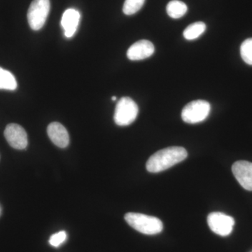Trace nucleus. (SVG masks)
I'll return each instance as SVG.
<instances>
[{
    "label": "nucleus",
    "mask_w": 252,
    "mask_h": 252,
    "mask_svg": "<svg viewBox=\"0 0 252 252\" xmlns=\"http://www.w3.org/2000/svg\"><path fill=\"white\" fill-rule=\"evenodd\" d=\"M4 137L13 148L22 150L27 147V132L22 126L18 124H10L6 126L4 130Z\"/></svg>",
    "instance_id": "obj_7"
},
{
    "label": "nucleus",
    "mask_w": 252,
    "mask_h": 252,
    "mask_svg": "<svg viewBox=\"0 0 252 252\" xmlns=\"http://www.w3.org/2000/svg\"><path fill=\"white\" fill-rule=\"evenodd\" d=\"M240 54L247 64L252 65V38H249L243 41L240 46Z\"/></svg>",
    "instance_id": "obj_16"
},
{
    "label": "nucleus",
    "mask_w": 252,
    "mask_h": 252,
    "mask_svg": "<svg viewBox=\"0 0 252 252\" xmlns=\"http://www.w3.org/2000/svg\"><path fill=\"white\" fill-rule=\"evenodd\" d=\"M206 25L201 21L192 23L184 31V36L187 40L198 39L206 31Z\"/></svg>",
    "instance_id": "obj_14"
},
{
    "label": "nucleus",
    "mask_w": 252,
    "mask_h": 252,
    "mask_svg": "<svg viewBox=\"0 0 252 252\" xmlns=\"http://www.w3.org/2000/svg\"><path fill=\"white\" fill-rule=\"evenodd\" d=\"M155 51L154 44L151 41L142 39L135 42L127 51V59L132 61L148 59Z\"/></svg>",
    "instance_id": "obj_9"
},
{
    "label": "nucleus",
    "mask_w": 252,
    "mask_h": 252,
    "mask_svg": "<svg viewBox=\"0 0 252 252\" xmlns=\"http://www.w3.org/2000/svg\"><path fill=\"white\" fill-rule=\"evenodd\" d=\"M188 153L184 147H170L153 154L147 160V170L157 173L167 170L187 158Z\"/></svg>",
    "instance_id": "obj_1"
},
{
    "label": "nucleus",
    "mask_w": 252,
    "mask_h": 252,
    "mask_svg": "<svg viewBox=\"0 0 252 252\" xmlns=\"http://www.w3.org/2000/svg\"><path fill=\"white\" fill-rule=\"evenodd\" d=\"M125 220L132 228L145 235H157L161 233L163 224L155 217L141 213L129 212L125 215Z\"/></svg>",
    "instance_id": "obj_2"
},
{
    "label": "nucleus",
    "mask_w": 252,
    "mask_h": 252,
    "mask_svg": "<svg viewBox=\"0 0 252 252\" xmlns=\"http://www.w3.org/2000/svg\"><path fill=\"white\" fill-rule=\"evenodd\" d=\"M50 140L60 148H65L69 143V137L65 127L58 122L50 124L47 127Z\"/></svg>",
    "instance_id": "obj_10"
},
{
    "label": "nucleus",
    "mask_w": 252,
    "mask_h": 252,
    "mask_svg": "<svg viewBox=\"0 0 252 252\" xmlns=\"http://www.w3.org/2000/svg\"><path fill=\"white\" fill-rule=\"evenodd\" d=\"M167 13L170 18L178 19L187 14V4L180 0H172L167 5Z\"/></svg>",
    "instance_id": "obj_12"
},
{
    "label": "nucleus",
    "mask_w": 252,
    "mask_h": 252,
    "mask_svg": "<svg viewBox=\"0 0 252 252\" xmlns=\"http://www.w3.org/2000/svg\"><path fill=\"white\" fill-rule=\"evenodd\" d=\"M17 86L14 74L0 67V90L14 91Z\"/></svg>",
    "instance_id": "obj_13"
},
{
    "label": "nucleus",
    "mask_w": 252,
    "mask_h": 252,
    "mask_svg": "<svg viewBox=\"0 0 252 252\" xmlns=\"http://www.w3.org/2000/svg\"><path fill=\"white\" fill-rule=\"evenodd\" d=\"M81 15L79 11L74 9H68L64 11L61 19V26L67 38L72 37L75 34L79 26Z\"/></svg>",
    "instance_id": "obj_11"
},
{
    "label": "nucleus",
    "mask_w": 252,
    "mask_h": 252,
    "mask_svg": "<svg viewBox=\"0 0 252 252\" xmlns=\"http://www.w3.org/2000/svg\"><path fill=\"white\" fill-rule=\"evenodd\" d=\"M145 0H126L123 6V11L127 16L136 14L142 9Z\"/></svg>",
    "instance_id": "obj_15"
},
{
    "label": "nucleus",
    "mask_w": 252,
    "mask_h": 252,
    "mask_svg": "<svg viewBox=\"0 0 252 252\" xmlns=\"http://www.w3.org/2000/svg\"><path fill=\"white\" fill-rule=\"evenodd\" d=\"M138 112V106L133 99L129 97H122L118 101L116 106L114 122L118 126L130 125L135 122Z\"/></svg>",
    "instance_id": "obj_3"
},
{
    "label": "nucleus",
    "mask_w": 252,
    "mask_h": 252,
    "mask_svg": "<svg viewBox=\"0 0 252 252\" xmlns=\"http://www.w3.org/2000/svg\"><path fill=\"white\" fill-rule=\"evenodd\" d=\"M112 99L113 101H116L117 100V97H116V96H113Z\"/></svg>",
    "instance_id": "obj_18"
},
{
    "label": "nucleus",
    "mask_w": 252,
    "mask_h": 252,
    "mask_svg": "<svg viewBox=\"0 0 252 252\" xmlns=\"http://www.w3.org/2000/svg\"><path fill=\"white\" fill-rule=\"evenodd\" d=\"M49 0H33L28 11V21L33 31H39L45 24L49 16Z\"/></svg>",
    "instance_id": "obj_5"
},
{
    "label": "nucleus",
    "mask_w": 252,
    "mask_h": 252,
    "mask_svg": "<svg viewBox=\"0 0 252 252\" xmlns=\"http://www.w3.org/2000/svg\"><path fill=\"white\" fill-rule=\"evenodd\" d=\"M211 106L207 101L198 99L189 102L182 112V120L187 124H198L205 121L210 114Z\"/></svg>",
    "instance_id": "obj_4"
},
{
    "label": "nucleus",
    "mask_w": 252,
    "mask_h": 252,
    "mask_svg": "<svg viewBox=\"0 0 252 252\" xmlns=\"http://www.w3.org/2000/svg\"><path fill=\"white\" fill-rule=\"evenodd\" d=\"M207 223L212 232L220 236H228L235 225L234 219L221 212H212L207 217Z\"/></svg>",
    "instance_id": "obj_6"
},
{
    "label": "nucleus",
    "mask_w": 252,
    "mask_h": 252,
    "mask_svg": "<svg viewBox=\"0 0 252 252\" xmlns=\"http://www.w3.org/2000/svg\"><path fill=\"white\" fill-rule=\"evenodd\" d=\"M67 235L65 231L62 230L59 233H55V234L51 235V238L49 239V243L51 246L58 248L60 245H62L67 240Z\"/></svg>",
    "instance_id": "obj_17"
},
{
    "label": "nucleus",
    "mask_w": 252,
    "mask_h": 252,
    "mask_svg": "<svg viewBox=\"0 0 252 252\" xmlns=\"http://www.w3.org/2000/svg\"><path fill=\"white\" fill-rule=\"evenodd\" d=\"M232 172L241 187L252 191V162L239 160L232 166Z\"/></svg>",
    "instance_id": "obj_8"
}]
</instances>
